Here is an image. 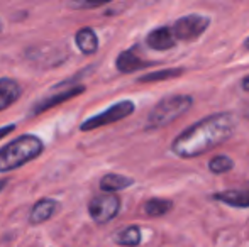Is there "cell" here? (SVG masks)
<instances>
[{"label": "cell", "instance_id": "6da1fadb", "mask_svg": "<svg viewBox=\"0 0 249 247\" xmlns=\"http://www.w3.org/2000/svg\"><path fill=\"white\" fill-rule=\"evenodd\" d=\"M236 127L237 117L234 114H213L180 132L171 144V151L183 159L198 158L229 141Z\"/></svg>", "mask_w": 249, "mask_h": 247}, {"label": "cell", "instance_id": "7a4b0ae2", "mask_svg": "<svg viewBox=\"0 0 249 247\" xmlns=\"http://www.w3.org/2000/svg\"><path fill=\"white\" fill-rule=\"evenodd\" d=\"M44 144L37 135L24 134L0 148V173L22 168L29 161L43 154Z\"/></svg>", "mask_w": 249, "mask_h": 247}, {"label": "cell", "instance_id": "3957f363", "mask_svg": "<svg viewBox=\"0 0 249 247\" xmlns=\"http://www.w3.org/2000/svg\"><path fill=\"white\" fill-rule=\"evenodd\" d=\"M194 105V99L190 95H170L161 99L160 102L154 105V109L148 115V124L146 129H161L166 127L173 120L180 119L181 115L190 110Z\"/></svg>", "mask_w": 249, "mask_h": 247}, {"label": "cell", "instance_id": "277c9868", "mask_svg": "<svg viewBox=\"0 0 249 247\" xmlns=\"http://www.w3.org/2000/svg\"><path fill=\"white\" fill-rule=\"evenodd\" d=\"M134 110H136L134 102H131V100H121V102L110 105L107 110H104V112L87 119L85 122L80 125V129H82L83 132H87V131H93V129L104 127V125L119 122V120L125 119V117L132 115Z\"/></svg>", "mask_w": 249, "mask_h": 247}, {"label": "cell", "instance_id": "5b68a950", "mask_svg": "<svg viewBox=\"0 0 249 247\" xmlns=\"http://www.w3.org/2000/svg\"><path fill=\"white\" fill-rule=\"evenodd\" d=\"M209 24L210 19L207 16H202V14H188V16H183L178 20H175L171 29H173L177 41L190 43V41L198 39L205 33Z\"/></svg>", "mask_w": 249, "mask_h": 247}, {"label": "cell", "instance_id": "8992f818", "mask_svg": "<svg viewBox=\"0 0 249 247\" xmlns=\"http://www.w3.org/2000/svg\"><path fill=\"white\" fill-rule=\"evenodd\" d=\"M119 210H121V200L114 193L97 195L89 203V215L99 225L108 224L110 220H114L117 217Z\"/></svg>", "mask_w": 249, "mask_h": 247}, {"label": "cell", "instance_id": "52a82bcc", "mask_svg": "<svg viewBox=\"0 0 249 247\" xmlns=\"http://www.w3.org/2000/svg\"><path fill=\"white\" fill-rule=\"evenodd\" d=\"M83 92H85V86L76 85V86H71V88L61 90V92H58V93H53V95H46L37 103H34L33 110H31V115H39V114L46 112V110H50V109H53V107L66 102V100L75 99L76 95H80V93H83Z\"/></svg>", "mask_w": 249, "mask_h": 247}, {"label": "cell", "instance_id": "ba28073f", "mask_svg": "<svg viewBox=\"0 0 249 247\" xmlns=\"http://www.w3.org/2000/svg\"><path fill=\"white\" fill-rule=\"evenodd\" d=\"M146 44L154 51H166L177 46V37L170 26H161L146 36Z\"/></svg>", "mask_w": 249, "mask_h": 247}, {"label": "cell", "instance_id": "9c48e42d", "mask_svg": "<svg viewBox=\"0 0 249 247\" xmlns=\"http://www.w3.org/2000/svg\"><path fill=\"white\" fill-rule=\"evenodd\" d=\"M58 208H59V205L56 200H53V198H41V200H37L36 203H34L33 210H31L29 222L33 225L44 224V222H48L51 217H54Z\"/></svg>", "mask_w": 249, "mask_h": 247}, {"label": "cell", "instance_id": "30bf717a", "mask_svg": "<svg viewBox=\"0 0 249 247\" xmlns=\"http://www.w3.org/2000/svg\"><path fill=\"white\" fill-rule=\"evenodd\" d=\"M22 93V86L12 78H0V112L9 109L12 103H16L20 99Z\"/></svg>", "mask_w": 249, "mask_h": 247}, {"label": "cell", "instance_id": "8fae6325", "mask_svg": "<svg viewBox=\"0 0 249 247\" xmlns=\"http://www.w3.org/2000/svg\"><path fill=\"white\" fill-rule=\"evenodd\" d=\"M75 43L78 46V49L87 56L95 54L97 49H99V37H97L95 31L92 27H82L75 34Z\"/></svg>", "mask_w": 249, "mask_h": 247}, {"label": "cell", "instance_id": "7c38bea8", "mask_svg": "<svg viewBox=\"0 0 249 247\" xmlns=\"http://www.w3.org/2000/svg\"><path fill=\"white\" fill-rule=\"evenodd\" d=\"M146 66H151V63L141 60V58L132 53V51H122L117 56V60H115V68L121 73H125V75L132 71H138V69H141V68H146Z\"/></svg>", "mask_w": 249, "mask_h": 247}, {"label": "cell", "instance_id": "4fadbf2b", "mask_svg": "<svg viewBox=\"0 0 249 247\" xmlns=\"http://www.w3.org/2000/svg\"><path fill=\"white\" fill-rule=\"evenodd\" d=\"M213 198L234 208H249V190H226L215 193Z\"/></svg>", "mask_w": 249, "mask_h": 247}, {"label": "cell", "instance_id": "5bb4252c", "mask_svg": "<svg viewBox=\"0 0 249 247\" xmlns=\"http://www.w3.org/2000/svg\"><path fill=\"white\" fill-rule=\"evenodd\" d=\"M132 185H134L132 178H127L124 175H115V173H108V175L102 176L100 180V190L104 193H115V191L125 190Z\"/></svg>", "mask_w": 249, "mask_h": 247}, {"label": "cell", "instance_id": "9a60e30c", "mask_svg": "<svg viewBox=\"0 0 249 247\" xmlns=\"http://www.w3.org/2000/svg\"><path fill=\"white\" fill-rule=\"evenodd\" d=\"M115 244L119 246H127V247H136L141 242V229L136 227V225H129V227L119 231L114 235Z\"/></svg>", "mask_w": 249, "mask_h": 247}, {"label": "cell", "instance_id": "2e32d148", "mask_svg": "<svg viewBox=\"0 0 249 247\" xmlns=\"http://www.w3.org/2000/svg\"><path fill=\"white\" fill-rule=\"evenodd\" d=\"M171 208H173V203L170 200H164V198H151L144 205L146 215L151 218L163 217V215L170 214Z\"/></svg>", "mask_w": 249, "mask_h": 247}, {"label": "cell", "instance_id": "e0dca14e", "mask_svg": "<svg viewBox=\"0 0 249 247\" xmlns=\"http://www.w3.org/2000/svg\"><path fill=\"white\" fill-rule=\"evenodd\" d=\"M185 73V69L181 68H170V69H161V71H154L149 73V75H144L138 80L139 83H156L161 82V80H170V78H177V76H181Z\"/></svg>", "mask_w": 249, "mask_h": 247}, {"label": "cell", "instance_id": "ac0fdd59", "mask_svg": "<svg viewBox=\"0 0 249 247\" xmlns=\"http://www.w3.org/2000/svg\"><path fill=\"white\" fill-rule=\"evenodd\" d=\"M232 168H234V161L229 156L219 154L209 161V169L213 175H224V173H229Z\"/></svg>", "mask_w": 249, "mask_h": 247}, {"label": "cell", "instance_id": "d6986e66", "mask_svg": "<svg viewBox=\"0 0 249 247\" xmlns=\"http://www.w3.org/2000/svg\"><path fill=\"white\" fill-rule=\"evenodd\" d=\"M104 3L102 2H76V3H68L70 9H97V7H102Z\"/></svg>", "mask_w": 249, "mask_h": 247}, {"label": "cell", "instance_id": "ffe728a7", "mask_svg": "<svg viewBox=\"0 0 249 247\" xmlns=\"http://www.w3.org/2000/svg\"><path fill=\"white\" fill-rule=\"evenodd\" d=\"M16 131V125L14 124H9V125H3V127H0V139H3L5 135H9L10 132Z\"/></svg>", "mask_w": 249, "mask_h": 247}, {"label": "cell", "instance_id": "44dd1931", "mask_svg": "<svg viewBox=\"0 0 249 247\" xmlns=\"http://www.w3.org/2000/svg\"><path fill=\"white\" fill-rule=\"evenodd\" d=\"M241 86H243L244 92H249V75L243 78V83H241Z\"/></svg>", "mask_w": 249, "mask_h": 247}, {"label": "cell", "instance_id": "7402d4cb", "mask_svg": "<svg viewBox=\"0 0 249 247\" xmlns=\"http://www.w3.org/2000/svg\"><path fill=\"white\" fill-rule=\"evenodd\" d=\"M7 186V180H0V193H2V190Z\"/></svg>", "mask_w": 249, "mask_h": 247}, {"label": "cell", "instance_id": "603a6c76", "mask_svg": "<svg viewBox=\"0 0 249 247\" xmlns=\"http://www.w3.org/2000/svg\"><path fill=\"white\" fill-rule=\"evenodd\" d=\"M244 48H246V49H249V37L246 41H244Z\"/></svg>", "mask_w": 249, "mask_h": 247}, {"label": "cell", "instance_id": "cb8c5ba5", "mask_svg": "<svg viewBox=\"0 0 249 247\" xmlns=\"http://www.w3.org/2000/svg\"><path fill=\"white\" fill-rule=\"evenodd\" d=\"M244 117H246V119H249V107L246 109V112H244Z\"/></svg>", "mask_w": 249, "mask_h": 247}, {"label": "cell", "instance_id": "d4e9b609", "mask_svg": "<svg viewBox=\"0 0 249 247\" xmlns=\"http://www.w3.org/2000/svg\"><path fill=\"white\" fill-rule=\"evenodd\" d=\"M0 33H2V20H0Z\"/></svg>", "mask_w": 249, "mask_h": 247}]
</instances>
